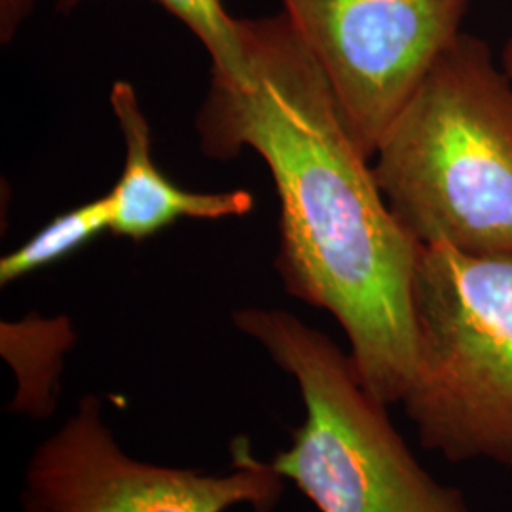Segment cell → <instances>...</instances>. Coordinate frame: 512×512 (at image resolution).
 <instances>
[{
	"label": "cell",
	"instance_id": "obj_8",
	"mask_svg": "<svg viewBox=\"0 0 512 512\" xmlns=\"http://www.w3.org/2000/svg\"><path fill=\"white\" fill-rule=\"evenodd\" d=\"M76 344V330L67 315L29 313L0 323V353L14 370L16 393L12 414L48 420L59 403L65 355Z\"/></svg>",
	"mask_w": 512,
	"mask_h": 512
},
{
	"label": "cell",
	"instance_id": "obj_3",
	"mask_svg": "<svg viewBox=\"0 0 512 512\" xmlns=\"http://www.w3.org/2000/svg\"><path fill=\"white\" fill-rule=\"evenodd\" d=\"M293 378L304 421L272 465L319 512H471L465 495L429 475L368 393L349 353L296 315L268 308L232 313Z\"/></svg>",
	"mask_w": 512,
	"mask_h": 512
},
{
	"label": "cell",
	"instance_id": "obj_5",
	"mask_svg": "<svg viewBox=\"0 0 512 512\" xmlns=\"http://www.w3.org/2000/svg\"><path fill=\"white\" fill-rule=\"evenodd\" d=\"M368 160L473 0H281Z\"/></svg>",
	"mask_w": 512,
	"mask_h": 512
},
{
	"label": "cell",
	"instance_id": "obj_9",
	"mask_svg": "<svg viewBox=\"0 0 512 512\" xmlns=\"http://www.w3.org/2000/svg\"><path fill=\"white\" fill-rule=\"evenodd\" d=\"M112 230V198L109 192L92 202L80 203L40 228L10 255L0 260V285L6 287L27 275L44 270L73 255Z\"/></svg>",
	"mask_w": 512,
	"mask_h": 512
},
{
	"label": "cell",
	"instance_id": "obj_6",
	"mask_svg": "<svg viewBox=\"0 0 512 512\" xmlns=\"http://www.w3.org/2000/svg\"><path fill=\"white\" fill-rule=\"evenodd\" d=\"M234 469L203 475L128 456L105 421L95 395L38 444L23 475L21 503L46 512H226L249 505L272 512L285 478L256 459L247 440L234 448Z\"/></svg>",
	"mask_w": 512,
	"mask_h": 512
},
{
	"label": "cell",
	"instance_id": "obj_2",
	"mask_svg": "<svg viewBox=\"0 0 512 512\" xmlns=\"http://www.w3.org/2000/svg\"><path fill=\"white\" fill-rule=\"evenodd\" d=\"M393 217L420 245L512 256V80L461 33L370 160Z\"/></svg>",
	"mask_w": 512,
	"mask_h": 512
},
{
	"label": "cell",
	"instance_id": "obj_4",
	"mask_svg": "<svg viewBox=\"0 0 512 512\" xmlns=\"http://www.w3.org/2000/svg\"><path fill=\"white\" fill-rule=\"evenodd\" d=\"M414 323L416 370L399 404L421 446L512 467V256L421 245Z\"/></svg>",
	"mask_w": 512,
	"mask_h": 512
},
{
	"label": "cell",
	"instance_id": "obj_10",
	"mask_svg": "<svg viewBox=\"0 0 512 512\" xmlns=\"http://www.w3.org/2000/svg\"><path fill=\"white\" fill-rule=\"evenodd\" d=\"M90 0H59L57 10L71 14ZM179 19L202 42L213 63V78L224 84H241L247 78V55L238 18H232L222 0H154Z\"/></svg>",
	"mask_w": 512,
	"mask_h": 512
},
{
	"label": "cell",
	"instance_id": "obj_12",
	"mask_svg": "<svg viewBox=\"0 0 512 512\" xmlns=\"http://www.w3.org/2000/svg\"><path fill=\"white\" fill-rule=\"evenodd\" d=\"M501 65L505 69V73L509 74V78L512 80V38L507 40L505 48H503V55H501Z\"/></svg>",
	"mask_w": 512,
	"mask_h": 512
},
{
	"label": "cell",
	"instance_id": "obj_13",
	"mask_svg": "<svg viewBox=\"0 0 512 512\" xmlns=\"http://www.w3.org/2000/svg\"><path fill=\"white\" fill-rule=\"evenodd\" d=\"M21 512H46V511H42V509H38V507H33V505H27V503H21Z\"/></svg>",
	"mask_w": 512,
	"mask_h": 512
},
{
	"label": "cell",
	"instance_id": "obj_1",
	"mask_svg": "<svg viewBox=\"0 0 512 512\" xmlns=\"http://www.w3.org/2000/svg\"><path fill=\"white\" fill-rule=\"evenodd\" d=\"M238 23L247 78L211 80L196 122L202 150L222 162L245 148L262 158L279 196L275 268L283 287L338 321L370 395L401 403L416 370L421 245L389 211L291 18Z\"/></svg>",
	"mask_w": 512,
	"mask_h": 512
},
{
	"label": "cell",
	"instance_id": "obj_7",
	"mask_svg": "<svg viewBox=\"0 0 512 512\" xmlns=\"http://www.w3.org/2000/svg\"><path fill=\"white\" fill-rule=\"evenodd\" d=\"M110 107L126 147L124 169L109 190L114 236L145 241L179 220L230 219L253 211L255 196L247 190L192 192L165 177L154 164L147 114L129 82L112 84Z\"/></svg>",
	"mask_w": 512,
	"mask_h": 512
},
{
	"label": "cell",
	"instance_id": "obj_11",
	"mask_svg": "<svg viewBox=\"0 0 512 512\" xmlns=\"http://www.w3.org/2000/svg\"><path fill=\"white\" fill-rule=\"evenodd\" d=\"M37 0H0V42L10 44L31 18Z\"/></svg>",
	"mask_w": 512,
	"mask_h": 512
}]
</instances>
